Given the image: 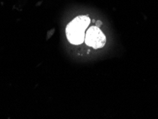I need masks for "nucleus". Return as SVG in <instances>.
I'll use <instances>...</instances> for the list:
<instances>
[{"mask_svg":"<svg viewBox=\"0 0 158 119\" xmlns=\"http://www.w3.org/2000/svg\"><path fill=\"white\" fill-rule=\"evenodd\" d=\"M85 43L94 49L102 48L106 43V37L99 27L92 26L85 32Z\"/></svg>","mask_w":158,"mask_h":119,"instance_id":"nucleus-2","label":"nucleus"},{"mask_svg":"<svg viewBox=\"0 0 158 119\" xmlns=\"http://www.w3.org/2000/svg\"><path fill=\"white\" fill-rule=\"evenodd\" d=\"M90 23V19L88 16L81 15L73 19L67 25L66 34L69 42L75 45H78L84 42L85 31Z\"/></svg>","mask_w":158,"mask_h":119,"instance_id":"nucleus-1","label":"nucleus"},{"mask_svg":"<svg viewBox=\"0 0 158 119\" xmlns=\"http://www.w3.org/2000/svg\"><path fill=\"white\" fill-rule=\"evenodd\" d=\"M101 24H102V23L100 22V21H97V22H96V27H99Z\"/></svg>","mask_w":158,"mask_h":119,"instance_id":"nucleus-3","label":"nucleus"}]
</instances>
